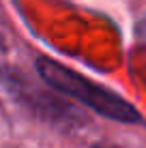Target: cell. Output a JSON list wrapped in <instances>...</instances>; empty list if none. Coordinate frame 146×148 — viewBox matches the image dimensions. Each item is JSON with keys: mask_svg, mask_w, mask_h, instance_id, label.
I'll list each match as a JSON object with an SVG mask.
<instances>
[{"mask_svg": "<svg viewBox=\"0 0 146 148\" xmlns=\"http://www.w3.org/2000/svg\"><path fill=\"white\" fill-rule=\"evenodd\" d=\"M37 69L41 73V77L52 88L82 101L84 105L93 108L97 114L105 116V118H112V120H118V122H140V114L131 103H127L118 95L101 88L95 82L82 77L75 71L58 64L56 60L41 58L37 62Z\"/></svg>", "mask_w": 146, "mask_h": 148, "instance_id": "1", "label": "cell"}]
</instances>
